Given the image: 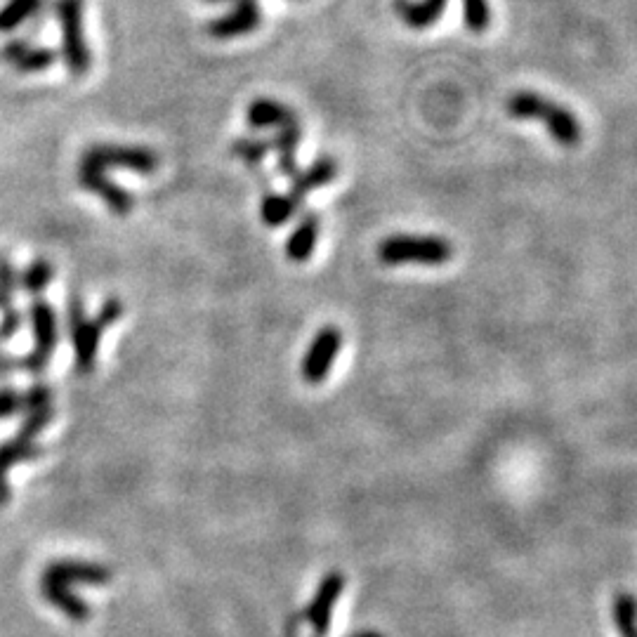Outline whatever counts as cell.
<instances>
[{"mask_svg":"<svg viewBox=\"0 0 637 637\" xmlns=\"http://www.w3.org/2000/svg\"><path fill=\"white\" fill-rule=\"evenodd\" d=\"M67 324L71 333V345H74V364L76 371L85 376L95 369L97 352H100L102 328L95 319H88L85 305L78 295H71L67 302Z\"/></svg>","mask_w":637,"mask_h":637,"instance_id":"obj_6","label":"cell"},{"mask_svg":"<svg viewBox=\"0 0 637 637\" xmlns=\"http://www.w3.org/2000/svg\"><path fill=\"white\" fill-rule=\"evenodd\" d=\"M338 177V161L331 159V156H321L312 163L307 170H300L298 175L291 180V189H288V196L295 203H305V196L310 192H317V189L331 185Z\"/></svg>","mask_w":637,"mask_h":637,"instance_id":"obj_14","label":"cell"},{"mask_svg":"<svg viewBox=\"0 0 637 637\" xmlns=\"http://www.w3.org/2000/svg\"><path fill=\"white\" fill-rule=\"evenodd\" d=\"M52 279H55V265L48 258H36L24 267V272H19V288L38 298L52 284Z\"/></svg>","mask_w":637,"mask_h":637,"instance_id":"obj_21","label":"cell"},{"mask_svg":"<svg viewBox=\"0 0 637 637\" xmlns=\"http://www.w3.org/2000/svg\"><path fill=\"white\" fill-rule=\"evenodd\" d=\"M203 3H210V5H220V3H236V0H203Z\"/></svg>","mask_w":637,"mask_h":637,"instance_id":"obj_33","label":"cell"},{"mask_svg":"<svg viewBox=\"0 0 637 637\" xmlns=\"http://www.w3.org/2000/svg\"><path fill=\"white\" fill-rule=\"evenodd\" d=\"M19 413H22V392L10 385H3L0 387V420L15 418Z\"/></svg>","mask_w":637,"mask_h":637,"instance_id":"obj_30","label":"cell"},{"mask_svg":"<svg viewBox=\"0 0 637 637\" xmlns=\"http://www.w3.org/2000/svg\"><path fill=\"white\" fill-rule=\"evenodd\" d=\"M378 258L383 265H425L439 267L453 258V246L442 236L394 234L380 241Z\"/></svg>","mask_w":637,"mask_h":637,"instance_id":"obj_2","label":"cell"},{"mask_svg":"<svg viewBox=\"0 0 637 637\" xmlns=\"http://www.w3.org/2000/svg\"><path fill=\"white\" fill-rule=\"evenodd\" d=\"M343 588L345 576L340 574V571H331V574H326L324 579H321L312 602L307 604L305 621L317 637H324L328 633V628H331L333 609H336L340 595H343Z\"/></svg>","mask_w":637,"mask_h":637,"instance_id":"obj_9","label":"cell"},{"mask_svg":"<svg viewBox=\"0 0 637 637\" xmlns=\"http://www.w3.org/2000/svg\"><path fill=\"white\" fill-rule=\"evenodd\" d=\"M508 114L520 121H541L548 128L550 137L560 142L562 147H576L583 140L581 121L567 107L557 104L548 97L531 93V90H520L505 104Z\"/></svg>","mask_w":637,"mask_h":637,"instance_id":"obj_1","label":"cell"},{"mask_svg":"<svg viewBox=\"0 0 637 637\" xmlns=\"http://www.w3.org/2000/svg\"><path fill=\"white\" fill-rule=\"evenodd\" d=\"M43 0H8L0 8V34H10L31 19L41 8Z\"/></svg>","mask_w":637,"mask_h":637,"instance_id":"obj_22","label":"cell"},{"mask_svg":"<svg viewBox=\"0 0 637 637\" xmlns=\"http://www.w3.org/2000/svg\"><path fill=\"white\" fill-rule=\"evenodd\" d=\"M302 140V128H300V121L295 118V121L286 123V126H281L277 130V135L272 137V149L277 151L279 156V170L281 175H286L288 180H293L295 175L300 173L298 170V144Z\"/></svg>","mask_w":637,"mask_h":637,"instance_id":"obj_18","label":"cell"},{"mask_svg":"<svg viewBox=\"0 0 637 637\" xmlns=\"http://www.w3.org/2000/svg\"><path fill=\"white\" fill-rule=\"evenodd\" d=\"M29 321L31 328H34V350L19 357V371L31 373V376H41L50 366L59 340L55 307L48 300L34 298V302L29 305Z\"/></svg>","mask_w":637,"mask_h":637,"instance_id":"obj_5","label":"cell"},{"mask_svg":"<svg viewBox=\"0 0 637 637\" xmlns=\"http://www.w3.org/2000/svg\"><path fill=\"white\" fill-rule=\"evenodd\" d=\"M5 307H10V302H5L3 298H0V310H5Z\"/></svg>","mask_w":637,"mask_h":637,"instance_id":"obj_34","label":"cell"},{"mask_svg":"<svg viewBox=\"0 0 637 637\" xmlns=\"http://www.w3.org/2000/svg\"><path fill=\"white\" fill-rule=\"evenodd\" d=\"M463 19L472 34H482L491 24L489 0H463Z\"/></svg>","mask_w":637,"mask_h":637,"instance_id":"obj_25","label":"cell"},{"mask_svg":"<svg viewBox=\"0 0 637 637\" xmlns=\"http://www.w3.org/2000/svg\"><path fill=\"white\" fill-rule=\"evenodd\" d=\"M0 57H3V62L12 64L19 74H41L52 64H57L59 55L52 48H38V45H29L26 41H8L0 50Z\"/></svg>","mask_w":637,"mask_h":637,"instance_id":"obj_13","label":"cell"},{"mask_svg":"<svg viewBox=\"0 0 637 637\" xmlns=\"http://www.w3.org/2000/svg\"><path fill=\"white\" fill-rule=\"evenodd\" d=\"M43 446L31 442V439H8V442H0V508L10 505L12 501V487H10V470L17 463L36 461L41 458Z\"/></svg>","mask_w":637,"mask_h":637,"instance_id":"obj_12","label":"cell"},{"mask_svg":"<svg viewBox=\"0 0 637 637\" xmlns=\"http://www.w3.org/2000/svg\"><path fill=\"white\" fill-rule=\"evenodd\" d=\"M59 38H62V59L67 64L69 74L74 78L88 76L93 67V55H90L88 38H85L83 26V0H57L55 3Z\"/></svg>","mask_w":637,"mask_h":637,"instance_id":"obj_3","label":"cell"},{"mask_svg":"<svg viewBox=\"0 0 637 637\" xmlns=\"http://www.w3.org/2000/svg\"><path fill=\"white\" fill-rule=\"evenodd\" d=\"M81 166L97 170H130L137 175H154L159 170V156L149 147H137V144H111L100 142L90 144L83 151Z\"/></svg>","mask_w":637,"mask_h":637,"instance_id":"obj_4","label":"cell"},{"mask_svg":"<svg viewBox=\"0 0 637 637\" xmlns=\"http://www.w3.org/2000/svg\"><path fill=\"white\" fill-rule=\"evenodd\" d=\"M321 232V218L317 213H305L300 218L298 225L293 227L291 236L286 241V258L295 262V265H302L307 262L317 251V241Z\"/></svg>","mask_w":637,"mask_h":637,"instance_id":"obj_16","label":"cell"},{"mask_svg":"<svg viewBox=\"0 0 637 637\" xmlns=\"http://www.w3.org/2000/svg\"><path fill=\"white\" fill-rule=\"evenodd\" d=\"M340 347H343V333L336 326H324L321 331L314 336V340L307 347L305 357H302V380L307 385H319L324 383L331 373L333 364H336Z\"/></svg>","mask_w":637,"mask_h":637,"instance_id":"obj_7","label":"cell"},{"mask_svg":"<svg viewBox=\"0 0 637 637\" xmlns=\"http://www.w3.org/2000/svg\"><path fill=\"white\" fill-rule=\"evenodd\" d=\"M52 418H55V409H52V406H45V409L24 413V420H22V425H19L17 437L31 439V442H36V437L41 435L45 428H48V425L52 423Z\"/></svg>","mask_w":637,"mask_h":637,"instance_id":"obj_26","label":"cell"},{"mask_svg":"<svg viewBox=\"0 0 637 637\" xmlns=\"http://www.w3.org/2000/svg\"><path fill=\"white\" fill-rule=\"evenodd\" d=\"M446 3L449 0H420V3H413V0H394V12L411 29H428V26L435 24L444 15Z\"/></svg>","mask_w":637,"mask_h":637,"instance_id":"obj_19","label":"cell"},{"mask_svg":"<svg viewBox=\"0 0 637 637\" xmlns=\"http://www.w3.org/2000/svg\"><path fill=\"white\" fill-rule=\"evenodd\" d=\"M43 576L64 586H109L114 574L109 567L83 560H55L43 569Z\"/></svg>","mask_w":637,"mask_h":637,"instance_id":"obj_11","label":"cell"},{"mask_svg":"<svg viewBox=\"0 0 637 637\" xmlns=\"http://www.w3.org/2000/svg\"><path fill=\"white\" fill-rule=\"evenodd\" d=\"M123 314H126V305H123V300L116 298V295H111V298H107L100 305V312H97L95 321L102 331H107V328L114 326Z\"/></svg>","mask_w":637,"mask_h":637,"instance_id":"obj_29","label":"cell"},{"mask_svg":"<svg viewBox=\"0 0 637 637\" xmlns=\"http://www.w3.org/2000/svg\"><path fill=\"white\" fill-rule=\"evenodd\" d=\"M269 151H272V140H265V137H241L232 144V154L248 166H260Z\"/></svg>","mask_w":637,"mask_h":637,"instance_id":"obj_24","label":"cell"},{"mask_svg":"<svg viewBox=\"0 0 637 637\" xmlns=\"http://www.w3.org/2000/svg\"><path fill=\"white\" fill-rule=\"evenodd\" d=\"M298 210L300 203H295L288 194H267L260 203V218L267 227L277 229L284 227Z\"/></svg>","mask_w":637,"mask_h":637,"instance_id":"obj_20","label":"cell"},{"mask_svg":"<svg viewBox=\"0 0 637 637\" xmlns=\"http://www.w3.org/2000/svg\"><path fill=\"white\" fill-rule=\"evenodd\" d=\"M76 180H78V185H81V189H85V192L100 196V199L104 201V206H107L114 215H128L130 210L135 208V196L130 194L126 187L116 185V182L111 180V177L104 173V170L78 166Z\"/></svg>","mask_w":637,"mask_h":637,"instance_id":"obj_10","label":"cell"},{"mask_svg":"<svg viewBox=\"0 0 637 637\" xmlns=\"http://www.w3.org/2000/svg\"><path fill=\"white\" fill-rule=\"evenodd\" d=\"M19 288V272L12 265L10 258L0 255V298L5 302H10L15 298V291Z\"/></svg>","mask_w":637,"mask_h":637,"instance_id":"obj_28","label":"cell"},{"mask_svg":"<svg viewBox=\"0 0 637 637\" xmlns=\"http://www.w3.org/2000/svg\"><path fill=\"white\" fill-rule=\"evenodd\" d=\"M260 24H262V8L258 0H236V3H232V10H229L227 15L210 19V22L206 24V31L210 38H218V41H232V38L253 34Z\"/></svg>","mask_w":637,"mask_h":637,"instance_id":"obj_8","label":"cell"},{"mask_svg":"<svg viewBox=\"0 0 637 637\" xmlns=\"http://www.w3.org/2000/svg\"><path fill=\"white\" fill-rule=\"evenodd\" d=\"M52 406V387L48 383H34L22 392V413Z\"/></svg>","mask_w":637,"mask_h":637,"instance_id":"obj_27","label":"cell"},{"mask_svg":"<svg viewBox=\"0 0 637 637\" xmlns=\"http://www.w3.org/2000/svg\"><path fill=\"white\" fill-rule=\"evenodd\" d=\"M22 324H24L22 312H19L15 305L5 307L3 317H0V343H8V340L15 338Z\"/></svg>","mask_w":637,"mask_h":637,"instance_id":"obj_31","label":"cell"},{"mask_svg":"<svg viewBox=\"0 0 637 637\" xmlns=\"http://www.w3.org/2000/svg\"><path fill=\"white\" fill-rule=\"evenodd\" d=\"M612 616L621 637H637V600L633 595H616L612 602Z\"/></svg>","mask_w":637,"mask_h":637,"instance_id":"obj_23","label":"cell"},{"mask_svg":"<svg viewBox=\"0 0 637 637\" xmlns=\"http://www.w3.org/2000/svg\"><path fill=\"white\" fill-rule=\"evenodd\" d=\"M41 595L50 607H55L57 612H62L74 623H85L90 619L88 602H83L71 586H64V583L48 579V576L41 574Z\"/></svg>","mask_w":637,"mask_h":637,"instance_id":"obj_15","label":"cell"},{"mask_svg":"<svg viewBox=\"0 0 637 637\" xmlns=\"http://www.w3.org/2000/svg\"><path fill=\"white\" fill-rule=\"evenodd\" d=\"M12 371H19V357H12V354L0 352V378L10 376Z\"/></svg>","mask_w":637,"mask_h":637,"instance_id":"obj_32","label":"cell"},{"mask_svg":"<svg viewBox=\"0 0 637 637\" xmlns=\"http://www.w3.org/2000/svg\"><path fill=\"white\" fill-rule=\"evenodd\" d=\"M295 111L291 107H286L284 102L269 100V97H258L248 104L246 109V121L248 126L255 130H267V128H281L286 123L295 121Z\"/></svg>","mask_w":637,"mask_h":637,"instance_id":"obj_17","label":"cell"}]
</instances>
